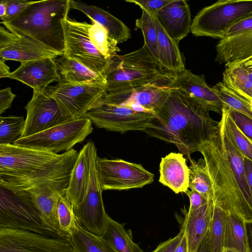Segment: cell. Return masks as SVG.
<instances>
[{
	"instance_id": "6da1fadb",
	"label": "cell",
	"mask_w": 252,
	"mask_h": 252,
	"mask_svg": "<svg viewBox=\"0 0 252 252\" xmlns=\"http://www.w3.org/2000/svg\"><path fill=\"white\" fill-rule=\"evenodd\" d=\"M78 153L62 154L0 144V186L13 192L43 185L66 190Z\"/></svg>"
},
{
	"instance_id": "7a4b0ae2",
	"label": "cell",
	"mask_w": 252,
	"mask_h": 252,
	"mask_svg": "<svg viewBox=\"0 0 252 252\" xmlns=\"http://www.w3.org/2000/svg\"><path fill=\"white\" fill-rule=\"evenodd\" d=\"M155 114L150 127L143 131L151 137L176 145L189 160L191 154L215 133L219 122L212 119L189 94L171 88L169 94Z\"/></svg>"
},
{
	"instance_id": "3957f363",
	"label": "cell",
	"mask_w": 252,
	"mask_h": 252,
	"mask_svg": "<svg viewBox=\"0 0 252 252\" xmlns=\"http://www.w3.org/2000/svg\"><path fill=\"white\" fill-rule=\"evenodd\" d=\"M70 9V0L35 1L11 20L0 24L10 32L29 37L61 56L65 50L63 21Z\"/></svg>"
},
{
	"instance_id": "277c9868",
	"label": "cell",
	"mask_w": 252,
	"mask_h": 252,
	"mask_svg": "<svg viewBox=\"0 0 252 252\" xmlns=\"http://www.w3.org/2000/svg\"><path fill=\"white\" fill-rule=\"evenodd\" d=\"M197 152L203 157L213 186V202L227 213L235 214L247 223L252 222V211L230 166L221 140L220 123L215 133Z\"/></svg>"
},
{
	"instance_id": "5b68a950",
	"label": "cell",
	"mask_w": 252,
	"mask_h": 252,
	"mask_svg": "<svg viewBox=\"0 0 252 252\" xmlns=\"http://www.w3.org/2000/svg\"><path fill=\"white\" fill-rule=\"evenodd\" d=\"M104 74L106 93L148 85L171 87L176 77V73L167 70L155 59L145 45L111 58Z\"/></svg>"
},
{
	"instance_id": "8992f818",
	"label": "cell",
	"mask_w": 252,
	"mask_h": 252,
	"mask_svg": "<svg viewBox=\"0 0 252 252\" xmlns=\"http://www.w3.org/2000/svg\"><path fill=\"white\" fill-rule=\"evenodd\" d=\"M252 16V0H220L194 17L190 32L195 36L222 39L236 23Z\"/></svg>"
},
{
	"instance_id": "52a82bcc",
	"label": "cell",
	"mask_w": 252,
	"mask_h": 252,
	"mask_svg": "<svg viewBox=\"0 0 252 252\" xmlns=\"http://www.w3.org/2000/svg\"><path fill=\"white\" fill-rule=\"evenodd\" d=\"M0 227L26 230L53 237H62L43 223L25 191L13 192L0 186Z\"/></svg>"
},
{
	"instance_id": "ba28073f",
	"label": "cell",
	"mask_w": 252,
	"mask_h": 252,
	"mask_svg": "<svg viewBox=\"0 0 252 252\" xmlns=\"http://www.w3.org/2000/svg\"><path fill=\"white\" fill-rule=\"evenodd\" d=\"M93 130L91 121L84 117L70 120L36 134L21 137L13 144L58 154L62 151H67L76 144L83 142Z\"/></svg>"
},
{
	"instance_id": "9c48e42d",
	"label": "cell",
	"mask_w": 252,
	"mask_h": 252,
	"mask_svg": "<svg viewBox=\"0 0 252 252\" xmlns=\"http://www.w3.org/2000/svg\"><path fill=\"white\" fill-rule=\"evenodd\" d=\"M89 158V184L83 201L74 209L78 223L87 231L98 236L103 234L107 220L96 169V149L91 141L87 143Z\"/></svg>"
},
{
	"instance_id": "30bf717a",
	"label": "cell",
	"mask_w": 252,
	"mask_h": 252,
	"mask_svg": "<svg viewBox=\"0 0 252 252\" xmlns=\"http://www.w3.org/2000/svg\"><path fill=\"white\" fill-rule=\"evenodd\" d=\"M106 87L104 83L76 84L61 79L55 86L46 89L63 113L74 120L84 117L103 100Z\"/></svg>"
},
{
	"instance_id": "8fae6325",
	"label": "cell",
	"mask_w": 252,
	"mask_h": 252,
	"mask_svg": "<svg viewBox=\"0 0 252 252\" xmlns=\"http://www.w3.org/2000/svg\"><path fill=\"white\" fill-rule=\"evenodd\" d=\"M96 164L102 191L141 188L154 181V174L141 164L98 157Z\"/></svg>"
},
{
	"instance_id": "7c38bea8",
	"label": "cell",
	"mask_w": 252,
	"mask_h": 252,
	"mask_svg": "<svg viewBox=\"0 0 252 252\" xmlns=\"http://www.w3.org/2000/svg\"><path fill=\"white\" fill-rule=\"evenodd\" d=\"M84 117L89 119L98 128L122 133L132 130L143 131L151 126L152 121L156 117L152 113L107 103L103 99Z\"/></svg>"
},
{
	"instance_id": "4fadbf2b",
	"label": "cell",
	"mask_w": 252,
	"mask_h": 252,
	"mask_svg": "<svg viewBox=\"0 0 252 252\" xmlns=\"http://www.w3.org/2000/svg\"><path fill=\"white\" fill-rule=\"evenodd\" d=\"M63 25L65 38L63 55L93 71L104 73L109 60L92 43L89 32L90 24L67 17Z\"/></svg>"
},
{
	"instance_id": "5bb4252c",
	"label": "cell",
	"mask_w": 252,
	"mask_h": 252,
	"mask_svg": "<svg viewBox=\"0 0 252 252\" xmlns=\"http://www.w3.org/2000/svg\"><path fill=\"white\" fill-rule=\"evenodd\" d=\"M0 252H74L67 238L0 227Z\"/></svg>"
},
{
	"instance_id": "9a60e30c",
	"label": "cell",
	"mask_w": 252,
	"mask_h": 252,
	"mask_svg": "<svg viewBox=\"0 0 252 252\" xmlns=\"http://www.w3.org/2000/svg\"><path fill=\"white\" fill-rule=\"evenodd\" d=\"M25 109L27 116L21 137L38 133L73 120L63 113L47 89L42 92L33 91L32 98Z\"/></svg>"
},
{
	"instance_id": "2e32d148",
	"label": "cell",
	"mask_w": 252,
	"mask_h": 252,
	"mask_svg": "<svg viewBox=\"0 0 252 252\" xmlns=\"http://www.w3.org/2000/svg\"><path fill=\"white\" fill-rule=\"evenodd\" d=\"M61 56L55 51L26 36L18 35L0 27V58L20 63Z\"/></svg>"
},
{
	"instance_id": "e0dca14e",
	"label": "cell",
	"mask_w": 252,
	"mask_h": 252,
	"mask_svg": "<svg viewBox=\"0 0 252 252\" xmlns=\"http://www.w3.org/2000/svg\"><path fill=\"white\" fill-rule=\"evenodd\" d=\"M171 90V87L148 85L106 93L103 99L113 105L136 104L155 114L164 104Z\"/></svg>"
},
{
	"instance_id": "ac0fdd59",
	"label": "cell",
	"mask_w": 252,
	"mask_h": 252,
	"mask_svg": "<svg viewBox=\"0 0 252 252\" xmlns=\"http://www.w3.org/2000/svg\"><path fill=\"white\" fill-rule=\"evenodd\" d=\"M5 78L18 80L42 92L53 82L61 80L54 59H44L21 63L20 65Z\"/></svg>"
},
{
	"instance_id": "d6986e66",
	"label": "cell",
	"mask_w": 252,
	"mask_h": 252,
	"mask_svg": "<svg viewBox=\"0 0 252 252\" xmlns=\"http://www.w3.org/2000/svg\"><path fill=\"white\" fill-rule=\"evenodd\" d=\"M171 87L186 92L207 111L221 115L223 103L214 88L208 85L203 74L196 75L186 69L176 73Z\"/></svg>"
},
{
	"instance_id": "ffe728a7",
	"label": "cell",
	"mask_w": 252,
	"mask_h": 252,
	"mask_svg": "<svg viewBox=\"0 0 252 252\" xmlns=\"http://www.w3.org/2000/svg\"><path fill=\"white\" fill-rule=\"evenodd\" d=\"M156 18L170 37L178 43L190 32L192 21L185 0H172L158 11Z\"/></svg>"
},
{
	"instance_id": "44dd1931",
	"label": "cell",
	"mask_w": 252,
	"mask_h": 252,
	"mask_svg": "<svg viewBox=\"0 0 252 252\" xmlns=\"http://www.w3.org/2000/svg\"><path fill=\"white\" fill-rule=\"evenodd\" d=\"M24 191L38 211L44 224L59 234L57 220V205L60 196L65 194L66 190L43 185Z\"/></svg>"
},
{
	"instance_id": "7402d4cb",
	"label": "cell",
	"mask_w": 252,
	"mask_h": 252,
	"mask_svg": "<svg viewBox=\"0 0 252 252\" xmlns=\"http://www.w3.org/2000/svg\"><path fill=\"white\" fill-rule=\"evenodd\" d=\"M181 153L172 152L161 158L159 182L175 193L189 189V169Z\"/></svg>"
},
{
	"instance_id": "603a6c76",
	"label": "cell",
	"mask_w": 252,
	"mask_h": 252,
	"mask_svg": "<svg viewBox=\"0 0 252 252\" xmlns=\"http://www.w3.org/2000/svg\"><path fill=\"white\" fill-rule=\"evenodd\" d=\"M215 61L225 66L252 57V28L232 37L220 39L216 46Z\"/></svg>"
},
{
	"instance_id": "cb8c5ba5",
	"label": "cell",
	"mask_w": 252,
	"mask_h": 252,
	"mask_svg": "<svg viewBox=\"0 0 252 252\" xmlns=\"http://www.w3.org/2000/svg\"><path fill=\"white\" fill-rule=\"evenodd\" d=\"M214 208L213 200L199 208L187 212L182 228L186 239L188 252H196L205 237L209 227Z\"/></svg>"
},
{
	"instance_id": "d4e9b609",
	"label": "cell",
	"mask_w": 252,
	"mask_h": 252,
	"mask_svg": "<svg viewBox=\"0 0 252 252\" xmlns=\"http://www.w3.org/2000/svg\"><path fill=\"white\" fill-rule=\"evenodd\" d=\"M70 8L76 9L86 14L91 21H94L105 28L111 37L118 44L131 38L129 29L120 19L101 8L88 5L81 1L70 0Z\"/></svg>"
},
{
	"instance_id": "484cf974",
	"label": "cell",
	"mask_w": 252,
	"mask_h": 252,
	"mask_svg": "<svg viewBox=\"0 0 252 252\" xmlns=\"http://www.w3.org/2000/svg\"><path fill=\"white\" fill-rule=\"evenodd\" d=\"M89 158L86 143L78 153L65 192V195L74 209L85 198L89 184Z\"/></svg>"
},
{
	"instance_id": "4316f807",
	"label": "cell",
	"mask_w": 252,
	"mask_h": 252,
	"mask_svg": "<svg viewBox=\"0 0 252 252\" xmlns=\"http://www.w3.org/2000/svg\"><path fill=\"white\" fill-rule=\"evenodd\" d=\"M157 32L158 62L167 70L174 73L186 69L179 43L173 40L155 18Z\"/></svg>"
},
{
	"instance_id": "83f0119b",
	"label": "cell",
	"mask_w": 252,
	"mask_h": 252,
	"mask_svg": "<svg viewBox=\"0 0 252 252\" xmlns=\"http://www.w3.org/2000/svg\"><path fill=\"white\" fill-rule=\"evenodd\" d=\"M61 79L76 84L100 83L106 84L104 73L93 71L64 55L54 59Z\"/></svg>"
},
{
	"instance_id": "f1b7e54d",
	"label": "cell",
	"mask_w": 252,
	"mask_h": 252,
	"mask_svg": "<svg viewBox=\"0 0 252 252\" xmlns=\"http://www.w3.org/2000/svg\"><path fill=\"white\" fill-rule=\"evenodd\" d=\"M222 83L243 99L252 100V71L243 64L239 63L225 66Z\"/></svg>"
},
{
	"instance_id": "f546056e",
	"label": "cell",
	"mask_w": 252,
	"mask_h": 252,
	"mask_svg": "<svg viewBox=\"0 0 252 252\" xmlns=\"http://www.w3.org/2000/svg\"><path fill=\"white\" fill-rule=\"evenodd\" d=\"M219 123L223 147L230 166L240 189L252 211V199L245 173L244 157L227 137L222 119Z\"/></svg>"
},
{
	"instance_id": "4dcf8cb0",
	"label": "cell",
	"mask_w": 252,
	"mask_h": 252,
	"mask_svg": "<svg viewBox=\"0 0 252 252\" xmlns=\"http://www.w3.org/2000/svg\"><path fill=\"white\" fill-rule=\"evenodd\" d=\"M224 248L237 252H252L247 223L233 213L226 212Z\"/></svg>"
},
{
	"instance_id": "1f68e13d",
	"label": "cell",
	"mask_w": 252,
	"mask_h": 252,
	"mask_svg": "<svg viewBox=\"0 0 252 252\" xmlns=\"http://www.w3.org/2000/svg\"><path fill=\"white\" fill-rule=\"evenodd\" d=\"M116 252H144L132 239L130 230L111 218L108 215L105 230L101 236Z\"/></svg>"
},
{
	"instance_id": "d6a6232c",
	"label": "cell",
	"mask_w": 252,
	"mask_h": 252,
	"mask_svg": "<svg viewBox=\"0 0 252 252\" xmlns=\"http://www.w3.org/2000/svg\"><path fill=\"white\" fill-rule=\"evenodd\" d=\"M67 239L74 252H116L104 238L87 231L79 223Z\"/></svg>"
},
{
	"instance_id": "836d02e7",
	"label": "cell",
	"mask_w": 252,
	"mask_h": 252,
	"mask_svg": "<svg viewBox=\"0 0 252 252\" xmlns=\"http://www.w3.org/2000/svg\"><path fill=\"white\" fill-rule=\"evenodd\" d=\"M189 189L195 190L207 199H213L212 181L203 158L189 160Z\"/></svg>"
},
{
	"instance_id": "e575fe53",
	"label": "cell",
	"mask_w": 252,
	"mask_h": 252,
	"mask_svg": "<svg viewBox=\"0 0 252 252\" xmlns=\"http://www.w3.org/2000/svg\"><path fill=\"white\" fill-rule=\"evenodd\" d=\"M89 28L91 41L95 47L108 60L117 55L121 50L118 42L111 37L107 30L94 21Z\"/></svg>"
},
{
	"instance_id": "d590c367",
	"label": "cell",
	"mask_w": 252,
	"mask_h": 252,
	"mask_svg": "<svg viewBox=\"0 0 252 252\" xmlns=\"http://www.w3.org/2000/svg\"><path fill=\"white\" fill-rule=\"evenodd\" d=\"M221 119L227 137L242 155L252 161V141L238 128L224 105L222 109Z\"/></svg>"
},
{
	"instance_id": "8d00e7d4",
	"label": "cell",
	"mask_w": 252,
	"mask_h": 252,
	"mask_svg": "<svg viewBox=\"0 0 252 252\" xmlns=\"http://www.w3.org/2000/svg\"><path fill=\"white\" fill-rule=\"evenodd\" d=\"M226 212L214 205L208 231L210 252H222L224 248Z\"/></svg>"
},
{
	"instance_id": "74e56055",
	"label": "cell",
	"mask_w": 252,
	"mask_h": 252,
	"mask_svg": "<svg viewBox=\"0 0 252 252\" xmlns=\"http://www.w3.org/2000/svg\"><path fill=\"white\" fill-rule=\"evenodd\" d=\"M57 220L59 235L68 238L78 224L74 208L65 194L60 196L57 205Z\"/></svg>"
},
{
	"instance_id": "f35d334b",
	"label": "cell",
	"mask_w": 252,
	"mask_h": 252,
	"mask_svg": "<svg viewBox=\"0 0 252 252\" xmlns=\"http://www.w3.org/2000/svg\"><path fill=\"white\" fill-rule=\"evenodd\" d=\"M155 18L142 10L141 16L135 21V26L142 32L144 39V45L155 59L159 62Z\"/></svg>"
},
{
	"instance_id": "ab89813d",
	"label": "cell",
	"mask_w": 252,
	"mask_h": 252,
	"mask_svg": "<svg viewBox=\"0 0 252 252\" xmlns=\"http://www.w3.org/2000/svg\"><path fill=\"white\" fill-rule=\"evenodd\" d=\"M25 125L22 116H0V144H12L21 138Z\"/></svg>"
},
{
	"instance_id": "60d3db41",
	"label": "cell",
	"mask_w": 252,
	"mask_h": 252,
	"mask_svg": "<svg viewBox=\"0 0 252 252\" xmlns=\"http://www.w3.org/2000/svg\"><path fill=\"white\" fill-rule=\"evenodd\" d=\"M213 88L223 105L241 112L252 119V100L249 101L242 99L226 88L222 82H219Z\"/></svg>"
},
{
	"instance_id": "b9f144b4",
	"label": "cell",
	"mask_w": 252,
	"mask_h": 252,
	"mask_svg": "<svg viewBox=\"0 0 252 252\" xmlns=\"http://www.w3.org/2000/svg\"><path fill=\"white\" fill-rule=\"evenodd\" d=\"M225 106L229 116L238 128L252 141V119L241 112Z\"/></svg>"
},
{
	"instance_id": "7bdbcfd3",
	"label": "cell",
	"mask_w": 252,
	"mask_h": 252,
	"mask_svg": "<svg viewBox=\"0 0 252 252\" xmlns=\"http://www.w3.org/2000/svg\"><path fill=\"white\" fill-rule=\"evenodd\" d=\"M172 0H126L127 2L134 3L139 6L142 10L153 17L163 7L170 3Z\"/></svg>"
},
{
	"instance_id": "ee69618b",
	"label": "cell",
	"mask_w": 252,
	"mask_h": 252,
	"mask_svg": "<svg viewBox=\"0 0 252 252\" xmlns=\"http://www.w3.org/2000/svg\"><path fill=\"white\" fill-rule=\"evenodd\" d=\"M35 1L28 0H5L6 13L1 22H7L21 12Z\"/></svg>"
},
{
	"instance_id": "f6af8a7d",
	"label": "cell",
	"mask_w": 252,
	"mask_h": 252,
	"mask_svg": "<svg viewBox=\"0 0 252 252\" xmlns=\"http://www.w3.org/2000/svg\"><path fill=\"white\" fill-rule=\"evenodd\" d=\"M184 234V231L182 228L176 236L160 244L152 252H174Z\"/></svg>"
},
{
	"instance_id": "bcb514c9",
	"label": "cell",
	"mask_w": 252,
	"mask_h": 252,
	"mask_svg": "<svg viewBox=\"0 0 252 252\" xmlns=\"http://www.w3.org/2000/svg\"><path fill=\"white\" fill-rule=\"evenodd\" d=\"M185 193L189 197V211L197 210L207 203L209 200L195 190L189 189Z\"/></svg>"
},
{
	"instance_id": "7dc6e473",
	"label": "cell",
	"mask_w": 252,
	"mask_h": 252,
	"mask_svg": "<svg viewBox=\"0 0 252 252\" xmlns=\"http://www.w3.org/2000/svg\"><path fill=\"white\" fill-rule=\"evenodd\" d=\"M16 97L10 87H7L0 91V114L9 108Z\"/></svg>"
},
{
	"instance_id": "c3c4849f",
	"label": "cell",
	"mask_w": 252,
	"mask_h": 252,
	"mask_svg": "<svg viewBox=\"0 0 252 252\" xmlns=\"http://www.w3.org/2000/svg\"><path fill=\"white\" fill-rule=\"evenodd\" d=\"M245 173L252 199V161L244 157Z\"/></svg>"
},
{
	"instance_id": "681fc988",
	"label": "cell",
	"mask_w": 252,
	"mask_h": 252,
	"mask_svg": "<svg viewBox=\"0 0 252 252\" xmlns=\"http://www.w3.org/2000/svg\"><path fill=\"white\" fill-rule=\"evenodd\" d=\"M5 61L0 59V78H5L11 72L9 67L6 64Z\"/></svg>"
},
{
	"instance_id": "f907efd6",
	"label": "cell",
	"mask_w": 252,
	"mask_h": 252,
	"mask_svg": "<svg viewBox=\"0 0 252 252\" xmlns=\"http://www.w3.org/2000/svg\"><path fill=\"white\" fill-rule=\"evenodd\" d=\"M196 252H210L208 232Z\"/></svg>"
},
{
	"instance_id": "816d5d0a",
	"label": "cell",
	"mask_w": 252,
	"mask_h": 252,
	"mask_svg": "<svg viewBox=\"0 0 252 252\" xmlns=\"http://www.w3.org/2000/svg\"><path fill=\"white\" fill-rule=\"evenodd\" d=\"M174 252H188L185 233L181 242Z\"/></svg>"
},
{
	"instance_id": "f5cc1de1",
	"label": "cell",
	"mask_w": 252,
	"mask_h": 252,
	"mask_svg": "<svg viewBox=\"0 0 252 252\" xmlns=\"http://www.w3.org/2000/svg\"><path fill=\"white\" fill-rule=\"evenodd\" d=\"M6 7L5 0H2L0 2V19H2L6 15Z\"/></svg>"
},
{
	"instance_id": "db71d44e",
	"label": "cell",
	"mask_w": 252,
	"mask_h": 252,
	"mask_svg": "<svg viewBox=\"0 0 252 252\" xmlns=\"http://www.w3.org/2000/svg\"><path fill=\"white\" fill-rule=\"evenodd\" d=\"M247 229L249 238L250 244V245H252V247H251V249L252 252V222L247 223Z\"/></svg>"
},
{
	"instance_id": "11a10c76",
	"label": "cell",
	"mask_w": 252,
	"mask_h": 252,
	"mask_svg": "<svg viewBox=\"0 0 252 252\" xmlns=\"http://www.w3.org/2000/svg\"><path fill=\"white\" fill-rule=\"evenodd\" d=\"M240 63L243 64L246 67L252 71V57L243 62Z\"/></svg>"
},
{
	"instance_id": "9f6ffc18",
	"label": "cell",
	"mask_w": 252,
	"mask_h": 252,
	"mask_svg": "<svg viewBox=\"0 0 252 252\" xmlns=\"http://www.w3.org/2000/svg\"><path fill=\"white\" fill-rule=\"evenodd\" d=\"M222 252H237V251L229 248H224Z\"/></svg>"
}]
</instances>
